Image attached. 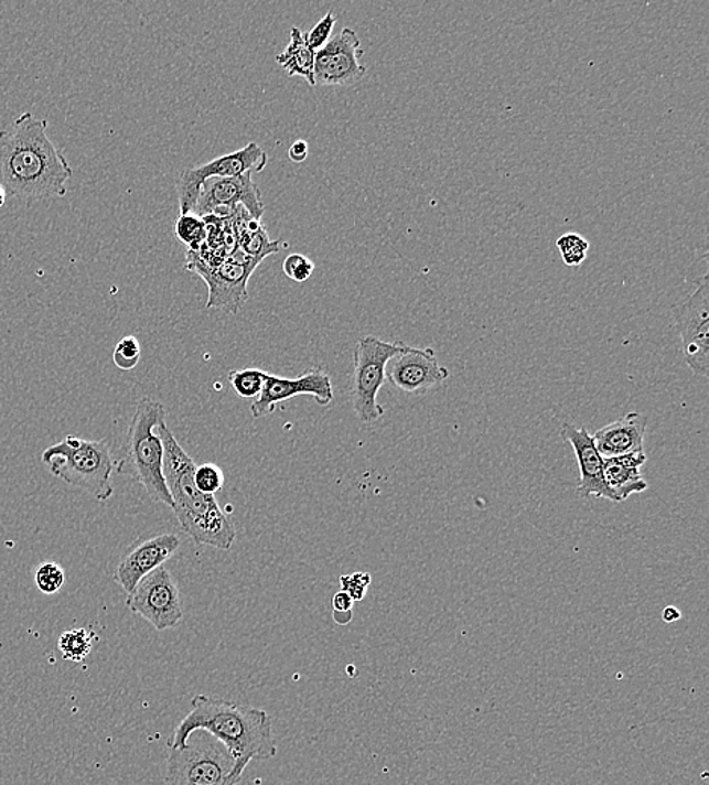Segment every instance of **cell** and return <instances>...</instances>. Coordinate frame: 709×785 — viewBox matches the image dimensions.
Here are the masks:
<instances>
[{
    "instance_id": "23",
    "label": "cell",
    "mask_w": 709,
    "mask_h": 785,
    "mask_svg": "<svg viewBox=\"0 0 709 785\" xmlns=\"http://www.w3.org/2000/svg\"><path fill=\"white\" fill-rule=\"evenodd\" d=\"M267 372L240 369L229 372V383L236 395L243 399H258L267 381Z\"/></svg>"
},
{
    "instance_id": "24",
    "label": "cell",
    "mask_w": 709,
    "mask_h": 785,
    "mask_svg": "<svg viewBox=\"0 0 709 785\" xmlns=\"http://www.w3.org/2000/svg\"><path fill=\"white\" fill-rule=\"evenodd\" d=\"M176 236L190 248V251H198L207 239L206 221L195 214L179 216Z\"/></svg>"
},
{
    "instance_id": "16",
    "label": "cell",
    "mask_w": 709,
    "mask_h": 785,
    "mask_svg": "<svg viewBox=\"0 0 709 785\" xmlns=\"http://www.w3.org/2000/svg\"><path fill=\"white\" fill-rule=\"evenodd\" d=\"M181 546V538L176 534H161L141 539L133 544L118 562L112 576L114 582L129 594L142 578L173 558Z\"/></svg>"
},
{
    "instance_id": "12",
    "label": "cell",
    "mask_w": 709,
    "mask_h": 785,
    "mask_svg": "<svg viewBox=\"0 0 709 785\" xmlns=\"http://www.w3.org/2000/svg\"><path fill=\"white\" fill-rule=\"evenodd\" d=\"M236 207H244L251 218L260 221L265 204L258 185L253 182V173L236 178L207 179L200 190L194 214L202 216H229Z\"/></svg>"
},
{
    "instance_id": "5",
    "label": "cell",
    "mask_w": 709,
    "mask_h": 785,
    "mask_svg": "<svg viewBox=\"0 0 709 785\" xmlns=\"http://www.w3.org/2000/svg\"><path fill=\"white\" fill-rule=\"evenodd\" d=\"M49 472L65 484L108 502L114 496V461L108 440H84L67 435L42 453Z\"/></svg>"
},
{
    "instance_id": "27",
    "label": "cell",
    "mask_w": 709,
    "mask_h": 785,
    "mask_svg": "<svg viewBox=\"0 0 709 785\" xmlns=\"http://www.w3.org/2000/svg\"><path fill=\"white\" fill-rule=\"evenodd\" d=\"M141 359V345L137 337L128 335L117 343L112 362L120 370L136 369Z\"/></svg>"
},
{
    "instance_id": "15",
    "label": "cell",
    "mask_w": 709,
    "mask_h": 785,
    "mask_svg": "<svg viewBox=\"0 0 709 785\" xmlns=\"http://www.w3.org/2000/svg\"><path fill=\"white\" fill-rule=\"evenodd\" d=\"M450 378L447 367L440 366L431 347L405 346L389 359L386 379L399 391L419 395L434 390Z\"/></svg>"
},
{
    "instance_id": "11",
    "label": "cell",
    "mask_w": 709,
    "mask_h": 785,
    "mask_svg": "<svg viewBox=\"0 0 709 785\" xmlns=\"http://www.w3.org/2000/svg\"><path fill=\"white\" fill-rule=\"evenodd\" d=\"M676 329L683 342V355L692 375L709 376V288L708 273L683 304L674 307Z\"/></svg>"
},
{
    "instance_id": "25",
    "label": "cell",
    "mask_w": 709,
    "mask_h": 785,
    "mask_svg": "<svg viewBox=\"0 0 709 785\" xmlns=\"http://www.w3.org/2000/svg\"><path fill=\"white\" fill-rule=\"evenodd\" d=\"M557 248L566 266H580L590 251V243L578 233H566L558 237Z\"/></svg>"
},
{
    "instance_id": "33",
    "label": "cell",
    "mask_w": 709,
    "mask_h": 785,
    "mask_svg": "<svg viewBox=\"0 0 709 785\" xmlns=\"http://www.w3.org/2000/svg\"><path fill=\"white\" fill-rule=\"evenodd\" d=\"M332 604L333 611L350 612L353 611L354 601L346 592L340 591L337 594H334Z\"/></svg>"
},
{
    "instance_id": "36",
    "label": "cell",
    "mask_w": 709,
    "mask_h": 785,
    "mask_svg": "<svg viewBox=\"0 0 709 785\" xmlns=\"http://www.w3.org/2000/svg\"><path fill=\"white\" fill-rule=\"evenodd\" d=\"M7 195H8V192H7L6 187H3L2 185H0V208H2L3 206H6V203H7Z\"/></svg>"
},
{
    "instance_id": "4",
    "label": "cell",
    "mask_w": 709,
    "mask_h": 785,
    "mask_svg": "<svg viewBox=\"0 0 709 785\" xmlns=\"http://www.w3.org/2000/svg\"><path fill=\"white\" fill-rule=\"evenodd\" d=\"M165 407L158 400L142 398L137 404L116 470L118 474L137 481L153 502L173 508L162 467L164 445L157 433V428L165 422Z\"/></svg>"
},
{
    "instance_id": "21",
    "label": "cell",
    "mask_w": 709,
    "mask_h": 785,
    "mask_svg": "<svg viewBox=\"0 0 709 785\" xmlns=\"http://www.w3.org/2000/svg\"><path fill=\"white\" fill-rule=\"evenodd\" d=\"M315 53L305 43L300 28H292L291 41L284 52L276 56V61L287 69L289 76L304 77L311 87H315Z\"/></svg>"
},
{
    "instance_id": "22",
    "label": "cell",
    "mask_w": 709,
    "mask_h": 785,
    "mask_svg": "<svg viewBox=\"0 0 709 785\" xmlns=\"http://www.w3.org/2000/svg\"><path fill=\"white\" fill-rule=\"evenodd\" d=\"M95 639V633L88 632L87 628L67 630L60 636L58 649L65 660L80 664L92 653Z\"/></svg>"
},
{
    "instance_id": "8",
    "label": "cell",
    "mask_w": 709,
    "mask_h": 785,
    "mask_svg": "<svg viewBox=\"0 0 709 785\" xmlns=\"http://www.w3.org/2000/svg\"><path fill=\"white\" fill-rule=\"evenodd\" d=\"M126 606L159 632L178 627L183 620L181 591L165 566L140 580L129 592Z\"/></svg>"
},
{
    "instance_id": "34",
    "label": "cell",
    "mask_w": 709,
    "mask_h": 785,
    "mask_svg": "<svg viewBox=\"0 0 709 785\" xmlns=\"http://www.w3.org/2000/svg\"><path fill=\"white\" fill-rule=\"evenodd\" d=\"M680 616H683V615H680V611L678 607L667 606L663 611L662 619H663L664 623H675V621L680 620Z\"/></svg>"
},
{
    "instance_id": "7",
    "label": "cell",
    "mask_w": 709,
    "mask_h": 785,
    "mask_svg": "<svg viewBox=\"0 0 709 785\" xmlns=\"http://www.w3.org/2000/svg\"><path fill=\"white\" fill-rule=\"evenodd\" d=\"M405 346L406 343L385 342L376 335H365L357 342L350 379V400L354 415L362 423L370 424L385 416V408L377 400L378 392L386 383L387 363Z\"/></svg>"
},
{
    "instance_id": "28",
    "label": "cell",
    "mask_w": 709,
    "mask_h": 785,
    "mask_svg": "<svg viewBox=\"0 0 709 785\" xmlns=\"http://www.w3.org/2000/svg\"><path fill=\"white\" fill-rule=\"evenodd\" d=\"M194 484L203 494L214 496L224 486L223 470L217 464H212V462L198 465L194 472Z\"/></svg>"
},
{
    "instance_id": "2",
    "label": "cell",
    "mask_w": 709,
    "mask_h": 785,
    "mask_svg": "<svg viewBox=\"0 0 709 785\" xmlns=\"http://www.w3.org/2000/svg\"><path fill=\"white\" fill-rule=\"evenodd\" d=\"M197 730H205L219 740L243 772L253 760H271L277 755L271 717L255 707L195 695L190 713L171 734L169 750L185 746L190 734Z\"/></svg>"
},
{
    "instance_id": "17",
    "label": "cell",
    "mask_w": 709,
    "mask_h": 785,
    "mask_svg": "<svg viewBox=\"0 0 709 785\" xmlns=\"http://www.w3.org/2000/svg\"><path fill=\"white\" fill-rule=\"evenodd\" d=\"M560 433L572 445L578 465H580L581 477L577 493L581 497L594 496L606 498L613 503H622L621 498L615 496L614 491L606 484L604 458L599 453L589 431L586 428H577L572 423H565Z\"/></svg>"
},
{
    "instance_id": "20",
    "label": "cell",
    "mask_w": 709,
    "mask_h": 785,
    "mask_svg": "<svg viewBox=\"0 0 709 785\" xmlns=\"http://www.w3.org/2000/svg\"><path fill=\"white\" fill-rule=\"evenodd\" d=\"M236 245L243 255L260 261L280 251V240H271L260 221L251 218L244 207H236L230 215Z\"/></svg>"
},
{
    "instance_id": "13",
    "label": "cell",
    "mask_w": 709,
    "mask_h": 785,
    "mask_svg": "<svg viewBox=\"0 0 709 785\" xmlns=\"http://www.w3.org/2000/svg\"><path fill=\"white\" fill-rule=\"evenodd\" d=\"M296 396H311L320 407H329L334 398L329 372L321 366L309 367L296 379L268 374L262 392L250 405L253 419H264L272 415L277 405Z\"/></svg>"
},
{
    "instance_id": "31",
    "label": "cell",
    "mask_w": 709,
    "mask_h": 785,
    "mask_svg": "<svg viewBox=\"0 0 709 785\" xmlns=\"http://www.w3.org/2000/svg\"><path fill=\"white\" fill-rule=\"evenodd\" d=\"M370 582L373 579L368 572H354V574L341 576L340 579L341 591L352 596L354 603L365 599Z\"/></svg>"
},
{
    "instance_id": "18",
    "label": "cell",
    "mask_w": 709,
    "mask_h": 785,
    "mask_svg": "<svg viewBox=\"0 0 709 785\" xmlns=\"http://www.w3.org/2000/svg\"><path fill=\"white\" fill-rule=\"evenodd\" d=\"M646 427V416L642 415V412L633 411L606 424V427L598 429L592 437L599 453L605 460V458L642 452Z\"/></svg>"
},
{
    "instance_id": "19",
    "label": "cell",
    "mask_w": 709,
    "mask_h": 785,
    "mask_svg": "<svg viewBox=\"0 0 709 785\" xmlns=\"http://www.w3.org/2000/svg\"><path fill=\"white\" fill-rule=\"evenodd\" d=\"M645 452L627 453V455L605 458L604 474L606 484L614 491L621 502L627 501L633 494L647 490V482L640 474L645 465Z\"/></svg>"
},
{
    "instance_id": "14",
    "label": "cell",
    "mask_w": 709,
    "mask_h": 785,
    "mask_svg": "<svg viewBox=\"0 0 709 785\" xmlns=\"http://www.w3.org/2000/svg\"><path fill=\"white\" fill-rule=\"evenodd\" d=\"M361 40L352 28H344L315 53V85L320 87H350L364 79L366 67L358 63L364 55Z\"/></svg>"
},
{
    "instance_id": "35",
    "label": "cell",
    "mask_w": 709,
    "mask_h": 785,
    "mask_svg": "<svg viewBox=\"0 0 709 785\" xmlns=\"http://www.w3.org/2000/svg\"><path fill=\"white\" fill-rule=\"evenodd\" d=\"M333 620H334V623L340 624V625L352 624L353 611H350V612L333 611Z\"/></svg>"
},
{
    "instance_id": "10",
    "label": "cell",
    "mask_w": 709,
    "mask_h": 785,
    "mask_svg": "<svg viewBox=\"0 0 709 785\" xmlns=\"http://www.w3.org/2000/svg\"><path fill=\"white\" fill-rule=\"evenodd\" d=\"M268 165V154L262 147L250 142L234 153L224 154L205 165L185 170L178 180L181 215L194 214L200 190L207 179L236 178L246 173H262Z\"/></svg>"
},
{
    "instance_id": "30",
    "label": "cell",
    "mask_w": 709,
    "mask_h": 785,
    "mask_svg": "<svg viewBox=\"0 0 709 785\" xmlns=\"http://www.w3.org/2000/svg\"><path fill=\"white\" fill-rule=\"evenodd\" d=\"M315 271V264L304 255H289L283 261V272L296 283H305Z\"/></svg>"
},
{
    "instance_id": "9",
    "label": "cell",
    "mask_w": 709,
    "mask_h": 785,
    "mask_svg": "<svg viewBox=\"0 0 709 785\" xmlns=\"http://www.w3.org/2000/svg\"><path fill=\"white\" fill-rule=\"evenodd\" d=\"M259 265L260 261L236 249L234 255L222 264L206 266L194 257V260L189 259L186 268L198 273L210 288L206 309H222L224 312L236 314L248 300V280Z\"/></svg>"
},
{
    "instance_id": "6",
    "label": "cell",
    "mask_w": 709,
    "mask_h": 785,
    "mask_svg": "<svg viewBox=\"0 0 709 785\" xmlns=\"http://www.w3.org/2000/svg\"><path fill=\"white\" fill-rule=\"evenodd\" d=\"M243 775L232 752L205 730L191 733L185 746L166 756L170 785H236Z\"/></svg>"
},
{
    "instance_id": "1",
    "label": "cell",
    "mask_w": 709,
    "mask_h": 785,
    "mask_svg": "<svg viewBox=\"0 0 709 785\" xmlns=\"http://www.w3.org/2000/svg\"><path fill=\"white\" fill-rule=\"evenodd\" d=\"M49 122L23 112L11 128L0 130V185L28 203L63 198L71 163L47 135Z\"/></svg>"
},
{
    "instance_id": "29",
    "label": "cell",
    "mask_w": 709,
    "mask_h": 785,
    "mask_svg": "<svg viewBox=\"0 0 709 785\" xmlns=\"http://www.w3.org/2000/svg\"><path fill=\"white\" fill-rule=\"evenodd\" d=\"M334 24H336V18H334L332 11H329L327 14L312 28V31L304 35L305 43H308V46L311 47L313 52L321 51V49L327 46L329 41L332 40Z\"/></svg>"
},
{
    "instance_id": "32",
    "label": "cell",
    "mask_w": 709,
    "mask_h": 785,
    "mask_svg": "<svg viewBox=\"0 0 709 785\" xmlns=\"http://www.w3.org/2000/svg\"><path fill=\"white\" fill-rule=\"evenodd\" d=\"M288 154L292 162H304L309 157L308 142L303 141V139H299V141L293 142V144L289 147Z\"/></svg>"
},
{
    "instance_id": "26",
    "label": "cell",
    "mask_w": 709,
    "mask_h": 785,
    "mask_svg": "<svg viewBox=\"0 0 709 785\" xmlns=\"http://www.w3.org/2000/svg\"><path fill=\"white\" fill-rule=\"evenodd\" d=\"M34 582L43 594H56L65 584L64 568L60 563L52 562V560L40 563L34 571Z\"/></svg>"
},
{
    "instance_id": "3",
    "label": "cell",
    "mask_w": 709,
    "mask_h": 785,
    "mask_svg": "<svg viewBox=\"0 0 709 785\" xmlns=\"http://www.w3.org/2000/svg\"><path fill=\"white\" fill-rule=\"evenodd\" d=\"M164 445V477L173 501L179 525L193 541L229 551L236 541L234 523L218 505L217 498L203 494L194 484L197 469L193 458L179 444L166 423L157 428Z\"/></svg>"
}]
</instances>
